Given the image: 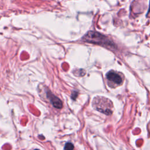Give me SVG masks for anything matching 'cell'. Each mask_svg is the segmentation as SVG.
Returning <instances> with one entry per match:
<instances>
[{
  "instance_id": "cell-2",
  "label": "cell",
  "mask_w": 150,
  "mask_h": 150,
  "mask_svg": "<svg viewBox=\"0 0 150 150\" xmlns=\"http://www.w3.org/2000/svg\"><path fill=\"white\" fill-rule=\"evenodd\" d=\"M83 40L88 43L99 44L101 45H104L109 46L113 45L106 36L99 33L98 32L94 31H89L83 36Z\"/></svg>"
},
{
  "instance_id": "cell-6",
  "label": "cell",
  "mask_w": 150,
  "mask_h": 150,
  "mask_svg": "<svg viewBox=\"0 0 150 150\" xmlns=\"http://www.w3.org/2000/svg\"><path fill=\"white\" fill-rule=\"evenodd\" d=\"M34 150H39V149H34Z\"/></svg>"
},
{
  "instance_id": "cell-1",
  "label": "cell",
  "mask_w": 150,
  "mask_h": 150,
  "mask_svg": "<svg viewBox=\"0 0 150 150\" xmlns=\"http://www.w3.org/2000/svg\"><path fill=\"white\" fill-rule=\"evenodd\" d=\"M92 105L96 110L107 115L111 114L114 110L112 101L102 96L95 97L93 100Z\"/></svg>"
},
{
  "instance_id": "cell-3",
  "label": "cell",
  "mask_w": 150,
  "mask_h": 150,
  "mask_svg": "<svg viewBox=\"0 0 150 150\" xmlns=\"http://www.w3.org/2000/svg\"><path fill=\"white\" fill-rule=\"evenodd\" d=\"M106 78L107 80L110 82V83H109L110 86H112V84H114L113 87L121 85L124 81L122 74L112 70L110 71L107 73Z\"/></svg>"
},
{
  "instance_id": "cell-4",
  "label": "cell",
  "mask_w": 150,
  "mask_h": 150,
  "mask_svg": "<svg viewBox=\"0 0 150 150\" xmlns=\"http://www.w3.org/2000/svg\"><path fill=\"white\" fill-rule=\"evenodd\" d=\"M47 97L49 98L51 103L52 104V105L56 108H61L63 107V104L62 101L57 98V97H56L55 96H54L52 93H49L47 94Z\"/></svg>"
},
{
  "instance_id": "cell-5",
  "label": "cell",
  "mask_w": 150,
  "mask_h": 150,
  "mask_svg": "<svg viewBox=\"0 0 150 150\" xmlns=\"http://www.w3.org/2000/svg\"><path fill=\"white\" fill-rule=\"evenodd\" d=\"M64 150H73L74 149V145L70 142H67L64 145Z\"/></svg>"
}]
</instances>
